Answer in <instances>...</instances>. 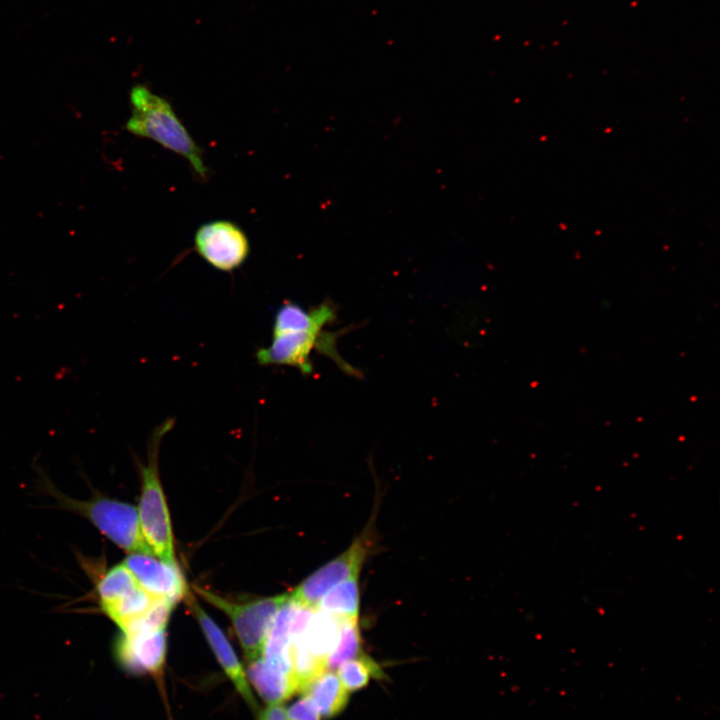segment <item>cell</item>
Instances as JSON below:
<instances>
[{"instance_id": "ba28073f", "label": "cell", "mask_w": 720, "mask_h": 720, "mask_svg": "<svg viewBox=\"0 0 720 720\" xmlns=\"http://www.w3.org/2000/svg\"><path fill=\"white\" fill-rule=\"evenodd\" d=\"M123 564L131 571L137 584L156 598L175 605L189 594L176 563L157 560L152 554L131 553Z\"/></svg>"}, {"instance_id": "7a4b0ae2", "label": "cell", "mask_w": 720, "mask_h": 720, "mask_svg": "<svg viewBox=\"0 0 720 720\" xmlns=\"http://www.w3.org/2000/svg\"><path fill=\"white\" fill-rule=\"evenodd\" d=\"M129 101L132 113L126 122L128 132L150 139L183 157L193 171L205 179L207 166L202 151L171 104L143 84L131 88Z\"/></svg>"}, {"instance_id": "3957f363", "label": "cell", "mask_w": 720, "mask_h": 720, "mask_svg": "<svg viewBox=\"0 0 720 720\" xmlns=\"http://www.w3.org/2000/svg\"><path fill=\"white\" fill-rule=\"evenodd\" d=\"M167 418L158 425L150 438L148 461L141 465L142 490L137 508L142 535L153 555L169 563L175 562L171 521L158 471V452L163 436L174 426Z\"/></svg>"}, {"instance_id": "d6986e66", "label": "cell", "mask_w": 720, "mask_h": 720, "mask_svg": "<svg viewBox=\"0 0 720 720\" xmlns=\"http://www.w3.org/2000/svg\"><path fill=\"white\" fill-rule=\"evenodd\" d=\"M174 606L163 598H157L144 614L121 628L122 634L131 635L166 629Z\"/></svg>"}, {"instance_id": "e0dca14e", "label": "cell", "mask_w": 720, "mask_h": 720, "mask_svg": "<svg viewBox=\"0 0 720 720\" xmlns=\"http://www.w3.org/2000/svg\"><path fill=\"white\" fill-rule=\"evenodd\" d=\"M361 653V635L358 619H342L336 646L326 661L330 670L337 669L344 662L356 658Z\"/></svg>"}, {"instance_id": "9c48e42d", "label": "cell", "mask_w": 720, "mask_h": 720, "mask_svg": "<svg viewBox=\"0 0 720 720\" xmlns=\"http://www.w3.org/2000/svg\"><path fill=\"white\" fill-rule=\"evenodd\" d=\"M115 652L120 664L129 672L159 676L167 652L166 629L122 634L117 640Z\"/></svg>"}, {"instance_id": "ac0fdd59", "label": "cell", "mask_w": 720, "mask_h": 720, "mask_svg": "<svg viewBox=\"0 0 720 720\" xmlns=\"http://www.w3.org/2000/svg\"><path fill=\"white\" fill-rule=\"evenodd\" d=\"M338 677L347 691L365 687L372 677H381L382 670L370 657L360 654L338 668Z\"/></svg>"}, {"instance_id": "7c38bea8", "label": "cell", "mask_w": 720, "mask_h": 720, "mask_svg": "<svg viewBox=\"0 0 720 720\" xmlns=\"http://www.w3.org/2000/svg\"><path fill=\"white\" fill-rule=\"evenodd\" d=\"M341 621V618L332 614L317 609L314 611L301 636L314 657L326 663L328 656L337 644Z\"/></svg>"}, {"instance_id": "6da1fadb", "label": "cell", "mask_w": 720, "mask_h": 720, "mask_svg": "<svg viewBox=\"0 0 720 720\" xmlns=\"http://www.w3.org/2000/svg\"><path fill=\"white\" fill-rule=\"evenodd\" d=\"M336 318L335 306L328 302L309 309L285 301L276 311L269 345L257 349L255 357L262 366H289L304 376L313 372L311 361L315 350L333 360L344 372L354 374L336 349V332L324 331Z\"/></svg>"}, {"instance_id": "ffe728a7", "label": "cell", "mask_w": 720, "mask_h": 720, "mask_svg": "<svg viewBox=\"0 0 720 720\" xmlns=\"http://www.w3.org/2000/svg\"><path fill=\"white\" fill-rule=\"evenodd\" d=\"M287 720H320V713L311 699L304 695L289 707Z\"/></svg>"}, {"instance_id": "4fadbf2b", "label": "cell", "mask_w": 720, "mask_h": 720, "mask_svg": "<svg viewBox=\"0 0 720 720\" xmlns=\"http://www.w3.org/2000/svg\"><path fill=\"white\" fill-rule=\"evenodd\" d=\"M348 692L337 674L325 670L304 694L311 699L320 715L330 718L345 708L349 699Z\"/></svg>"}, {"instance_id": "9a60e30c", "label": "cell", "mask_w": 720, "mask_h": 720, "mask_svg": "<svg viewBox=\"0 0 720 720\" xmlns=\"http://www.w3.org/2000/svg\"><path fill=\"white\" fill-rule=\"evenodd\" d=\"M156 599V597L137 585L124 596L101 608L121 629L144 614Z\"/></svg>"}, {"instance_id": "277c9868", "label": "cell", "mask_w": 720, "mask_h": 720, "mask_svg": "<svg viewBox=\"0 0 720 720\" xmlns=\"http://www.w3.org/2000/svg\"><path fill=\"white\" fill-rule=\"evenodd\" d=\"M60 500L65 507L86 517L120 548L130 553L152 554L142 535L135 506L104 496L86 501L61 496Z\"/></svg>"}, {"instance_id": "5b68a950", "label": "cell", "mask_w": 720, "mask_h": 720, "mask_svg": "<svg viewBox=\"0 0 720 720\" xmlns=\"http://www.w3.org/2000/svg\"><path fill=\"white\" fill-rule=\"evenodd\" d=\"M194 589L203 599L230 618L248 663L262 656L271 622L279 608L289 599V594L285 593L235 603L201 587L194 586Z\"/></svg>"}, {"instance_id": "52a82bcc", "label": "cell", "mask_w": 720, "mask_h": 720, "mask_svg": "<svg viewBox=\"0 0 720 720\" xmlns=\"http://www.w3.org/2000/svg\"><path fill=\"white\" fill-rule=\"evenodd\" d=\"M194 248L213 268L232 272L247 260L250 243L234 222L215 220L201 225L194 235Z\"/></svg>"}, {"instance_id": "8992f818", "label": "cell", "mask_w": 720, "mask_h": 720, "mask_svg": "<svg viewBox=\"0 0 720 720\" xmlns=\"http://www.w3.org/2000/svg\"><path fill=\"white\" fill-rule=\"evenodd\" d=\"M372 544V529L367 526L343 553L304 579L289 594L290 600L298 606L316 609L321 598L333 587L359 577Z\"/></svg>"}, {"instance_id": "8fae6325", "label": "cell", "mask_w": 720, "mask_h": 720, "mask_svg": "<svg viewBox=\"0 0 720 720\" xmlns=\"http://www.w3.org/2000/svg\"><path fill=\"white\" fill-rule=\"evenodd\" d=\"M248 664L249 681L268 704L283 703L297 692L292 676L271 668L262 657Z\"/></svg>"}, {"instance_id": "30bf717a", "label": "cell", "mask_w": 720, "mask_h": 720, "mask_svg": "<svg viewBox=\"0 0 720 720\" xmlns=\"http://www.w3.org/2000/svg\"><path fill=\"white\" fill-rule=\"evenodd\" d=\"M185 600H187L188 606L198 620L203 634L224 672L246 703L253 710H257L258 706L248 684L245 671L223 631L189 594Z\"/></svg>"}, {"instance_id": "2e32d148", "label": "cell", "mask_w": 720, "mask_h": 720, "mask_svg": "<svg viewBox=\"0 0 720 720\" xmlns=\"http://www.w3.org/2000/svg\"><path fill=\"white\" fill-rule=\"evenodd\" d=\"M131 571L122 563L108 569L99 579L96 590L100 605H108L137 586Z\"/></svg>"}, {"instance_id": "5bb4252c", "label": "cell", "mask_w": 720, "mask_h": 720, "mask_svg": "<svg viewBox=\"0 0 720 720\" xmlns=\"http://www.w3.org/2000/svg\"><path fill=\"white\" fill-rule=\"evenodd\" d=\"M360 592L358 577L347 579L326 593L316 606L317 610L341 619H358Z\"/></svg>"}]
</instances>
